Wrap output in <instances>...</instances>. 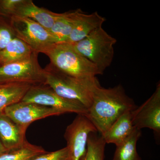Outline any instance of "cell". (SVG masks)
I'll list each match as a JSON object with an SVG mask.
<instances>
[{
  "instance_id": "1",
  "label": "cell",
  "mask_w": 160,
  "mask_h": 160,
  "mask_svg": "<svg viewBox=\"0 0 160 160\" xmlns=\"http://www.w3.org/2000/svg\"><path fill=\"white\" fill-rule=\"evenodd\" d=\"M137 107L122 85L109 89L100 86L93 92L91 106L85 115L103 136L123 113Z\"/></svg>"
},
{
  "instance_id": "2",
  "label": "cell",
  "mask_w": 160,
  "mask_h": 160,
  "mask_svg": "<svg viewBox=\"0 0 160 160\" xmlns=\"http://www.w3.org/2000/svg\"><path fill=\"white\" fill-rule=\"evenodd\" d=\"M44 69L46 75L45 84L62 97L79 103L87 110L89 109L93 92L100 86L96 77H73L63 73L50 64Z\"/></svg>"
},
{
  "instance_id": "3",
  "label": "cell",
  "mask_w": 160,
  "mask_h": 160,
  "mask_svg": "<svg viewBox=\"0 0 160 160\" xmlns=\"http://www.w3.org/2000/svg\"><path fill=\"white\" fill-rule=\"evenodd\" d=\"M45 54L51 65L70 76L88 78L100 75L96 66L75 49L72 43H56Z\"/></svg>"
},
{
  "instance_id": "4",
  "label": "cell",
  "mask_w": 160,
  "mask_h": 160,
  "mask_svg": "<svg viewBox=\"0 0 160 160\" xmlns=\"http://www.w3.org/2000/svg\"><path fill=\"white\" fill-rule=\"evenodd\" d=\"M117 42L116 39L102 27L83 40L72 44L75 49L96 66L101 75L112 62Z\"/></svg>"
},
{
  "instance_id": "5",
  "label": "cell",
  "mask_w": 160,
  "mask_h": 160,
  "mask_svg": "<svg viewBox=\"0 0 160 160\" xmlns=\"http://www.w3.org/2000/svg\"><path fill=\"white\" fill-rule=\"evenodd\" d=\"M38 54L34 52L29 59L0 66V84H45V70L39 64Z\"/></svg>"
},
{
  "instance_id": "6",
  "label": "cell",
  "mask_w": 160,
  "mask_h": 160,
  "mask_svg": "<svg viewBox=\"0 0 160 160\" xmlns=\"http://www.w3.org/2000/svg\"><path fill=\"white\" fill-rule=\"evenodd\" d=\"M10 26L16 37L27 44L37 53L45 54L55 44L47 29L29 18L12 16Z\"/></svg>"
},
{
  "instance_id": "7",
  "label": "cell",
  "mask_w": 160,
  "mask_h": 160,
  "mask_svg": "<svg viewBox=\"0 0 160 160\" xmlns=\"http://www.w3.org/2000/svg\"><path fill=\"white\" fill-rule=\"evenodd\" d=\"M22 102L35 103L51 107L64 113L86 115L88 110L79 103L66 99L58 94L46 84L33 85L30 87Z\"/></svg>"
},
{
  "instance_id": "8",
  "label": "cell",
  "mask_w": 160,
  "mask_h": 160,
  "mask_svg": "<svg viewBox=\"0 0 160 160\" xmlns=\"http://www.w3.org/2000/svg\"><path fill=\"white\" fill-rule=\"evenodd\" d=\"M98 132L85 115L78 114L67 126L64 134L67 142L68 160H80L86 152L89 134Z\"/></svg>"
},
{
  "instance_id": "9",
  "label": "cell",
  "mask_w": 160,
  "mask_h": 160,
  "mask_svg": "<svg viewBox=\"0 0 160 160\" xmlns=\"http://www.w3.org/2000/svg\"><path fill=\"white\" fill-rule=\"evenodd\" d=\"M3 112L18 125L26 129L35 121L65 114L51 107L22 101L8 106Z\"/></svg>"
},
{
  "instance_id": "10",
  "label": "cell",
  "mask_w": 160,
  "mask_h": 160,
  "mask_svg": "<svg viewBox=\"0 0 160 160\" xmlns=\"http://www.w3.org/2000/svg\"><path fill=\"white\" fill-rule=\"evenodd\" d=\"M132 123L136 129L141 130L143 128H149L153 130L156 135H160V83L151 96L133 110Z\"/></svg>"
},
{
  "instance_id": "11",
  "label": "cell",
  "mask_w": 160,
  "mask_h": 160,
  "mask_svg": "<svg viewBox=\"0 0 160 160\" xmlns=\"http://www.w3.org/2000/svg\"><path fill=\"white\" fill-rule=\"evenodd\" d=\"M106 20L97 12L86 14L80 9L75 10L73 28L67 42L74 43L83 40L92 32L102 27Z\"/></svg>"
},
{
  "instance_id": "12",
  "label": "cell",
  "mask_w": 160,
  "mask_h": 160,
  "mask_svg": "<svg viewBox=\"0 0 160 160\" xmlns=\"http://www.w3.org/2000/svg\"><path fill=\"white\" fill-rule=\"evenodd\" d=\"M26 130L4 112H0V140L7 151L21 147L26 142Z\"/></svg>"
},
{
  "instance_id": "13",
  "label": "cell",
  "mask_w": 160,
  "mask_h": 160,
  "mask_svg": "<svg viewBox=\"0 0 160 160\" xmlns=\"http://www.w3.org/2000/svg\"><path fill=\"white\" fill-rule=\"evenodd\" d=\"M58 14L48 9L38 7L31 0H23L12 16L29 18L34 20L49 31L57 17Z\"/></svg>"
},
{
  "instance_id": "14",
  "label": "cell",
  "mask_w": 160,
  "mask_h": 160,
  "mask_svg": "<svg viewBox=\"0 0 160 160\" xmlns=\"http://www.w3.org/2000/svg\"><path fill=\"white\" fill-rule=\"evenodd\" d=\"M133 110L123 113L103 135L106 143L117 146L130 136L135 129L132 123Z\"/></svg>"
},
{
  "instance_id": "15",
  "label": "cell",
  "mask_w": 160,
  "mask_h": 160,
  "mask_svg": "<svg viewBox=\"0 0 160 160\" xmlns=\"http://www.w3.org/2000/svg\"><path fill=\"white\" fill-rule=\"evenodd\" d=\"M34 52L27 44L15 37L0 51V64L2 66L29 59Z\"/></svg>"
},
{
  "instance_id": "16",
  "label": "cell",
  "mask_w": 160,
  "mask_h": 160,
  "mask_svg": "<svg viewBox=\"0 0 160 160\" xmlns=\"http://www.w3.org/2000/svg\"><path fill=\"white\" fill-rule=\"evenodd\" d=\"M74 17L75 11L58 13L49 31L55 44L68 42L73 28Z\"/></svg>"
},
{
  "instance_id": "17",
  "label": "cell",
  "mask_w": 160,
  "mask_h": 160,
  "mask_svg": "<svg viewBox=\"0 0 160 160\" xmlns=\"http://www.w3.org/2000/svg\"><path fill=\"white\" fill-rule=\"evenodd\" d=\"M32 86L25 83H12L0 87V112L8 106L21 102Z\"/></svg>"
},
{
  "instance_id": "18",
  "label": "cell",
  "mask_w": 160,
  "mask_h": 160,
  "mask_svg": "<svg viewBox=\"0 0 160 160\" xmlns=\"http://www.w3.org/2000/svg\"><path fill=\"white\" fill-rule=\"evenodd\" d=\"M142 135L141 130L135 128L130 136L116 146L112 160H142L137 150V143Z\"/></svg>"
},
{
  "instance_id": "19",
  "label": "cell",
  "mask_w": 160,
  "mask_h": 160,
  "mask_svg": "<svg viewBox=\"0 0 160 160\" xmlns=\"http://www.w3.org/2000/svg\"><path fill=\"white\" fill-rule=\"evenodd\" d=\"M46 152L43 147L32 145L27 141L21 147L0 154V160H32Z\"/></svg>"
},
{
  "instance_id": "20",
  "label": "cell",
  "mask_w": 160,
  "mask_h": 160,
  "mask_svg": "<svg viewBox=\"0 0 160 160\" xmlns=\"http://www.w3.org/2000/svg\"><path fill=\"white\" fill-rule=\"evenodd\" d=\"M106 142L104 138L97 132L89 134L86 152L80 160H104Z\"/></svg>"
},
{
  "instance_id": "21",
  "label": "cell",
  "mask_w": 160,
  "mask_h": 160,
  "mask_svg": "<svg viewBox=\"0 0 160 160\" xmlns=\"http://www.w3.org/2000/svg\"><path fill=\"white\" fill-rule=\"evenodd\" d=\"M32 160H68L67 148L66 147L51 152H47L38 156Z\"/></svg>"
},
{
  "instance_id": "22",
  "label": "cell",
  "mask_w": 160,
  "mask_h": 160,
  "mask_svg": "<svg viewBox=\"0 0 160 160\" xmlns=\"http://www.w3.org/2000/svg\"><path fill=\"white\" fill-rule=\"evenodd\" d=\"M15 37L16 36L11 26L0 25V51L5 49Z\"/></svg>"
},
{
  "instance_id": "23",
  "label": "cell",
  "mask_w": 160,
  "mask_h": 160,
  "mask_svg": "<svg viewBox=\"0 0 160 160\" xmlns=\"http://www.w3.org/2000/svg\"><path fill=\"white\" fill-rule=\"evenodd\" d=\"M23 0H2L0 1V8L4 12L13 15L18 6Z\"/></svg>"
},
{
  "instance_id": "24",
  "label": "cell",
  "mask_w": 160,
  "mask_h": 160,
  "mask_svg": "<svg viewBox=\"0 0 160 160\" xmlns=\"http://www.w3.org/2000/svg\"><path fill=\"white\" fill-rule=\"evenodd\" d=\"M7 151V150L5 149V147H4L2 144L1 140H0V154L4 153V152H6Z\"/></svg>"
},
{
  "instance_id": "25",
  "label": "cell",
  "mask_w": 160,
  "mask_h": 160,
  "mask_svg": "<svg viewBox=\"0 0 160 160\" xmlns=\"http://www.w3.org/2000/svg\"><path fill=\"white\" fill-rule=\"evenodd\" d=\"M3 85H1V84H0V87H2V86H3Z\"/></svg>"
}]
</instances>
